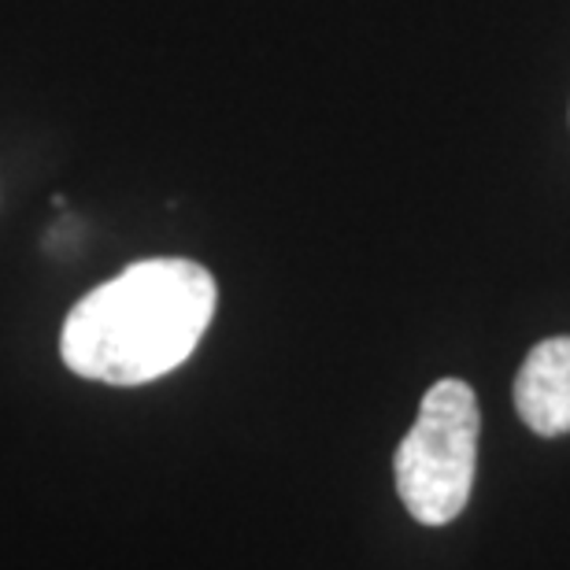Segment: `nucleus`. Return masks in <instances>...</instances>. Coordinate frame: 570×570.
Returning <instances> with one entry per match:
<instances>
[{"label":"nucleus","mask_w":570,"mask_h":570,"mask_svg":"<svg viewBox=\"0 0 570 570\" xmlns=\"http://www.w3.org/2000/svg\"><path fill=\"white\" fill-rule=\"evenodd\" d=\"M478 415L474 390L460 379H441L419 404L415 426L396 449V493L423 527L460 519L471 500L478 466Z\"/></svg>","instance_id":"2"},{"label":"nucleus","mask_w":570,"mask_h":570,"mask_svg":"<svg viewBox=\"0 0 570 570\" xmlns=\"http://www.w3.org/2000/svg\"><path fill=\"white\" fill-rule=\"evenodd\" d=\"M215 278L193 259H141L71 307L60 356L78 379L145 385L181 367L215 315Z\"/></svg>","instance_id":"1"},{"label":"nucleus","mask_w":570,"mask_h":570,"mask_svg":"<svg viewBox=\"0 0 570 570\" xmlns=\"http://www.w3.org/2000/svg\"><path fill=\"white\" fill-rule=\"evenodd\" d=\"M515 407L538 438L570 433V337H549L530 348L515 379Z\"/></svg>","instance_id":"3"}]
</instances>
